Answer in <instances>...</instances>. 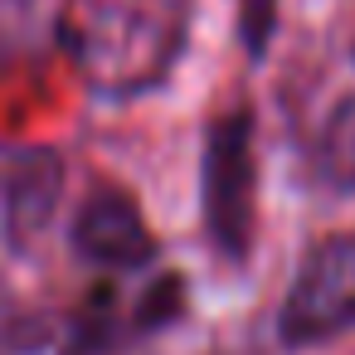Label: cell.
<instances>
[{
    "instance_id": "52a82bcc",
    "label": "cell",
    "mask_w": 355,
    "mask_h": 355,
    "mask_svg": "<svg viewBox=\"0 0 355 355\" xmlns=\"http://www.w3.org/2000/svg\"><path fill=\"white\" fill-rule=\"evenodd\" d=\"M277 30V0H239V40L248 59H263Z\"/></svg>"
},
{
    "instance_id": "7a4b0ae2",
    "label": "cell",
    "mask_w": 355,
    "mask_h": 355,
    "mask_svg": "<svg viewBox=\"0 0 355 355\" xmlns=\"http://www.w3.org/2000/svg\"><path fill=\"white\" fill-rule=\"evenodd\" d=\"M205 224H209V239L224 258H243L248 243H253V185H258V171H253V117L248 107H234L224 112L214 127H209V141H205Z\"/></svg>"
},
{
    "instance_id": "277c9868",
    "label": "cell",
    "mask_w": 355,
    "mask_h": 355,
    "mask_svg": "<svg viewBox=\"0 0 355 355\" xmlns=\"http://www.w3.org/2000/svg\"><path fill=\"white\" fill-rule=\"evenodd\" d=\"M73 248L93 263V268H146L156 253V239L141 219V209L122 195V190H93L73 219Z\"/></svg>"
},
{
    "instance_id": "3957f363",
    "label": "cell",
    "mask_w": 355,
    "mask_h": 355,
    "mask_svg": "<svg viewBox=\"0 0 355 355\" xmlns=\"http://www.w3.org/2000/svg\"><path fill=\"white\" fill-rule=\"evenodd\" d=\"M277 326L287 345H316L355 326V234H331L302 258Z\"/></svg>"
},
{
    "instance_id": "5b68a950",
    "label": "cell",
    "mask_w": 355,
    "mask_h": 355,
    "mask_svg": "<svg viewBox=\"0 0 355 355\" xmlns=\"http://www.w3.org/2000/svg\"><path fill=\"white\" fill-rule=\"evenodd\" d=\"M54 200H59V161L49 151L20 156L10 180H6V229H10V239L40 234L54 214Z\"/></svg>"
},
{
    "instance_id": "6da1fadb",
    "label": "cell",
    "mask_w": 355,
    "mask_h": 355,
    "mask_svg": "<svg viewBox=\"0 0 355 355\" xmlns=\"http://www.w3.org/2000/svg\"><path fill=\"white\" fill-rule=\"evenodd\" d=\"M185 30V0H69L59 15V44L73 73L103 98L156 88L175 69Z\"/></svg>"
},
{
    "instance_id": "8992f818",
    "label": "cell",
    "mask_w": 355,
    "mask_h": 355,
    "mask_svg": "<svg viewBox=\"0 0 355 355\" xmlns=\"http://www.w3.org/2000/svg\"><path fill=\"white\" fill-rule=\"evenodd\" d=\"M311 166L321 175V185L331 190H355V98L336 103V112L321 122L316 146H311Z\"/></svg>"
}]
</instances>
